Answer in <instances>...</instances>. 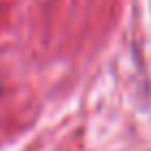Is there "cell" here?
Returning <instances> with one entry per match:
<instances>
[]
</instances>
